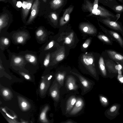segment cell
<instances>
[{
  "label": "cell",
  "mask_w": 123,
  "mask_h": 123,
  "mask_svg": "<svg viewBox=\"0 0 123 123\" xmlns=\"http://www.w3.org/2000/svg\"><path fill=\"white\" fill-rule=\"evenodd\" d=\"M81 8L84 12H88L90 14L87 16H90L94 15L98 17L109 19L112 20L117 21L116 16L104 7L98 5L97 9L93 8V3L89 0H84Z\"/></svg>",
  "instance_id": "6da1fadb"
},
{
  "label": "cell",
  "mask_w": 123,
  "mask_h": 123,
  "mask_svg": "<svg viewBox=\"0 0 123 123\" xmlns=\"http://www.w3.org/2000/svg\"><path fill=\"white\" fill-rule=\"evenodd\" d=\"M45 87V84L43 83H42L40 85V88L41 90H43L44 89Z\"/></svg>",
  "instance_id": "ab89813d"
},
{
  "label": "cell",
  "mask_w": 123,
  "mask_h": 123,
  "mask_svg": "<svg viewBox=\"0 0 123 123\" xmlns=\"http://www.w3.org/2000/svg\"><path fill=\"white\" fill-rule=\"evenodd\" d=\"M98 38L105 44L109 45H112V41L105 34L101 33L98 35Z\"/></svg>",
  "instance_id": "9a60e30c"
},
{
  "label": "cell",
  "mask_w": 123,
  "mask_h": 123,
  "mask_svg": "<svg viewBox=\"0 0 123 123\" xmlns=\"http://www.w3.org/2000/svg\"><path fill=\"white\" fill-rule=\"evenodd\" d=\"M22 61L21 58L20 57H15L14 59V62L16 64H18L20 63Z\"/></svg>",
  "instance_id": "f546056e"
},
{
  "label": "cell",
  "mask_w": 123,
  "mask_h": 123,
  "mask_svg": "<svg viewBox=\"0 0 123 123\" xmlns=\"http://www.w3.org/2000/svg\"><path fill=\"white\" fill-rule=\"evenodd\" d=\"M77 99L74 96L70 97L68 100L66 105V111L67 112H69L75 104Z\"/></svg>",
  "instance_id": "5bb4252c"
},
{
  "label": "cell",
  "mask_w": 123,
  "mask_h": 123,
  "mask_svg": "<svg viewBox=\"0 0 123 123\" xmlns=\"http://www.w3.org/2000/svg\"><path fill=\"white\" fill-rule=\"evenodd\" d=\"M22 4L20 2H17L16 6L18 7H20L22 6Z\"/></svg>",
  "instance_id": "b9f144b4"
},
{
  "label": "cell",
  "mask_w": 123,
  "mask_h": 123,
  "mask_svg": "<svg viewBox=\"0 0 123 123\" xmlns=\"http://www.w3.org/2000/svg\"><path fill=\"white\" fill-rule=\"evenodd\" d=\"M111 9L117 13H121L123 12V4L115 5Z\"/></svg>",
  "instance_id": "d6986e66"
},
{
  "label": "cell",
  "mask_w": 123,
  "mask_h": 123,
  "mask_svg": "<svg viewBox=\"0 0 123 123\" xmlns=\"http://www.w3.org/2000/svg\"><path fill=\"white\" fill-rule=\"evenodd\" d=\"M50 55L48 54L46 56L43 62V65L45 66H47L49 62Z\"/></svg>",
  "instance_id": "d4e9b609"
},
{
  "label": "cell",
  "mask_w": 123,
  "mask_h": 123,
  "mask_svg": "<svg viewBox=\"0 0 123 123\" xmlns=\"http://www.w3.org/2000/svg\"><path fill=\"white\" fill-rule=\"evenodd\" d=\"M9 19V17L7 14L5 13L1 15L0 17V30L2 28L7 25Z\"/></svg>",
  "instance_id": "e0dca14e"
},
{
  "label": "cell",
  "mask_w": 123,
  "mask_h": 123,
  "mask_svg": "<svg viewBox=\"0 0 123 123\" xmlns=\"http://www.w3.org/2000/svg\"><path fill=\"white\" fill-rule=\"evenodd\" d=\"M99 2L102 4L111 2H117L116 0H99Z\"/></svg>",
  "instance_id": "4316f807"
},
{
  "label": "cell",
  "mask_w": 123,
  "mask_h": 123,
  "mask_svg": "<svg viewBox=\"0 0 123 123\" xmlns=\"http://www.w3.org/2000/svg\"><path fill=\"white\" fill-rule=\"evenodd\" d=\"M74 8V6L71 5L65 10L60 20V25L62 26L64 25L69 21L70 14L73 12Z\"/></svg>",
  "instance_id": "52a82bcc"
},
{
  "label": "cell",
  "mask_w": 123,
  "mask_h": 123,
  "mask_svg": "<svg viewBox=\"0 0 123 123\" xmlns=\"http://www.w3.org/2000/svg\"><path fill=\"white\" fill-rule=\"evenodd\" d=\"M65 0H52L50 2V7L54 10L61 7L64 4Z\"/></svg>",
  "instance_id": "4fadbf2b"
},
{
  "label": "cell",
  "mask_w": 123,
  "mask_h": 123,
  "mask_svg": "<svg viewBox=\"0 0 123 123\" xmlns=\"http://www.w3.org/2000/svg\"><path fill=\"white\" fill-rule=\"evenodd\" d=\"M21 106L23 109L25 110L27 108L28 105L27 103L26 102L23 101L21 103Z\"/></svg>",
  "instance_id": "836d02e7"
},
{
  "label": "cell",
  "mask_w": 123,
  "mask_h": 123,
  "mask_svg": "<svg viewBox=\"0 0 123 123\" xmlns=\"http://www.w3.org/2000/svg\"><path fill=\"white\" fill-rule=\"evenodd\" d=\"M98 25L102 31L113 41L117 42L120 47L123 48V39L118 33L115 31L108 30L100 25Z\"/></svg>",
  "instance_id": "3957f363"
},
{
  "label": "cell",
  "mask_w": 123,
  "mask_h": 123,
  "mask_svg": "<svg viewBox=\"0 0 123 123\" xmlns=\"http://www.w3.org/2000/svg\"><path fill=\"white\" fill-rule=\"evenodd\" d=\"M25 58L29 62L31 63H34L36 60V58L34 56L30 54L26 55Z\"/></svg>",
  "instance_id": "7402d4cb"
},
{
  "label": "cell",
  "mask_w": 123,
  "mask_h": 123,
  "mask_svg": "<svg viewBox=\"0 0 123 123\" xmlns=\"http://www.w3.org/2000/svg\"><path fill=\"white\" fill-rule=\"evenodd\" d=\"M0 0V1H4L5 0Z\"/></svg>",
  "instance_id": "bcb514c9"
},
{
  "label": "cell",
  "mask_w": 123,
  "mask_h": 123,
  "mask_svg": "<svg viewBox=\"0 0 123 123\" xmlns=\"http://www.w3.org/2000/svg\"><path fill=\"white\" fill-rule=\"evenodd\" d=\"M14 6L16 7L17 4V0H11Z\"/></svg>",
  "instance_id": "60d3db41"
},
{
  "label": "cell",
  "mask_w": 123,
  "mask_h": 123,
  "mask_svg": "<svg viewBox=\"0 0 123 123\" xmlns=\"http://www.w3.org/2000/svg\"><path fill=\"white\" fill-rule=\"evenodd\" d=\"M84 105L83 99L80 98H78L74 108L71 111V115H75L79 112L82 109Z\"/></svg>",
  "instance_id": "9c48e42d"
},
{
  "label": "cell",
  "mask_w": 123,
  "mask_h": 123,
  "mask_svg": "<svg viewBox=\"0 0 123 123\" xmlns=\"http://www.w3.org/2000/svg\"><path fill=\"white\" fill-rule=\"evenodd\" d=\"M24 40L23 37L21 36H20L18 37L17 39V41L18 43H21L23 42Z\"/></svg>",
  "instance_id": "d590c367"
},
{
  "label": "cell",
  "mask_w": 123,
  "mask_h": 123,
  "mask_svg": "<svg viewBox=\"0 0 123 123\" xmlns=\"http://www.w3.org/2000/svg\"><path fill=\"white\" fill-rule=\"evenodd\" d=\"M109 57L115 61L123 68V55L114 50L108 49L106 50Z\"/></svg>",
  "instance_id": "5b68a950"
},
{
  "label": "cell",
  "mask_w": 123,
  "mask_h": 123,
  "mask_svg": "<svg viewBox=\"0 0 123 123\" xmlns=\"http://www.w3.org/2000/svg\"><path fill=\"white\" fill-rule=\"evenodd\" d=\"M49 16L51 21L54 23L57 22L58 18V14L55 12H51Z\"/></svg>",
  "instance_id": "ffe728a7"
},
{
  "label": "cell",
  "mask_w": 123,
  "mask_h": 123,
  "mask_svg": "<svg viewBox=\"0 0 123 123\" xmlns=\"http://www.w3.org/2000/svg\"><path fill=\"white\" fill-rule=\"evenodd\" d=\"M2 93L3 96H6L8 95L9 93L8 91L5 90L3 91Z\"/></svg>",
  "instance_id": "f35d334b"
},
{
  "label": "cell",
  "mask_w": 123,
  "mask_h": 123,
  "mask_svg": "<svg viewBox=\"0 0 123 123\" xmlns=\"http://www.w3.org/2000/svg\"><path fill=\"white\" fill-rule=\"evenodd\" d=\"M54 41H50L48 44L45 48V49L47 50L51 48L54 45Z\"/></svg>",
  "instance_id": "f1b7e54d"
},
{
  "label": "cell",
  "mask_w": 123,
  "mask_h": 123,
  "mask_svg": "<svg viewBox=\"0 0 123 123\" xmlns=\"http://www.w3.org/2000/svg\"><path fill=\"white\" fill-rule=\"evenodd\" d=\"M122 93L123 94V89L122 90Z\"/></svg>",
  "instance_id": "7dc6e473"
},
{
  "label": "cell",
  "mask_w": 123,
  "mask_h": 123,
  "mask_svg": "<svg viewBox=\"0 0 123 123\" xmlns=\"http://www.w3.org/2000/svg\"><path fill=\"white\" fill-rule=\"evenodd\" d=\"M65 78V74L62 73H59L58 74L56 77V79L61 85L63 84V81Z\"/></svg>",
  "instance_id": "603a6c76"
},
{
  "label": "cell",
  "mask_w": 123,
  "mask_h": 123,
  "mask_svg": "<svg viewBox=\"0 0 123 123\" xmlns=\"http://www.w3.org/2000/svg\"><path fill=\"white\" fill-rule=\"evenodd\" d=\"M3 42L5 45H7L9 44V39L7 38H6L3 40Z\"/></svg>",
  "instance_id": "74e56055"
},
{
  "label": "cell",
  "mask_w": 123,
  "mask_h": 123,
  "mask_svg": "<svg viewBox=\"0 0 123 123\" xmlns=\"http://www.w3.org/2000/svg\"><path fill=\"white\" fill-rule=\"evenodd\" d=\"M98 64L99 68L102 76L105 78L108 77L106 65L104 58L102 56H100L99 58Z\"/></svg>",
  "instance_id": "8fae6325"
},
{
  "label": "cell",
  "mask_w": 123,
  "mask_h": 123,
  "mask_svg": "<svg viewBox=\"0 0 123 123\" xmlns=\"http://www.w3.org/2000/svg\"><path fill=\"white\" fill-rule=\"evenodd\" d=\"M117 79L121 83H123V75L122 74H118L117 75Z\"/></svg>",
  "instance_id": "d6a6232c"
},
{
  "label": "cell",
  "mask_w": 123,
  "mask_h": 123,
  "mask_svg": "<svg viewBox=\"0 0 123 123\" xmlns=\"http://www.w3.org/2000/svg\"><path fill=\"white\" fill-rule=\"evenodd\" d=\"M73 36V34L71 33L65 39V43L67 44H69L71 43Z\"/></svg>",
  "instance_id": "cb8c5ba5"
},
{
  "label": "cell",
  "mask_w": 123,
  "mask_h": 123,
  "mask_svg": "<svg viewBox=\"0 0 123 123\" xmlns=\"http://www.w3.org/2000/svg\"><path fill=\"white\" fill-rule=\"evenodd\" d=\"M24 77L26 79L29 80L30 78V77L28 75L25 74L24 75Z\"/></svg>",
  "instance_id": "7bdbcfd3"
},
{
  "label": "cell",
  "mask_w": 123,
  "mask_h": 123,
  "mask_svg": "<svg viewBox=\"0 0 123 123\" xmlns=\"http://www.w3.org/2000/svg\"><path fill=\"white\" fill-rule=\"evenodd\" d=\"M33 1L34 0H26L23 1L22 6V16L23 19H25L27 16Z\"/></svg>",
  "instance_id": "ba28073f"
},
{
  "label": "cell",
  "mask_w": 123,
  "mask_h": 123,
  "mask_svg": "<svg viewBox=\"0 0 123 123\" xmlns=\"http://www.w3.org/2000/svg\"><path fill=\"white\" fill-rule=\"evenodd\" d=\"M43 30L40 29L38 30L36 32V34L38 37H40L43 35Z\"/></svg>",
  "instance_id": "8d00e7d4"
},
{
  "label": "cell",
  "mask_w": 123,
  "mask_h": 123,
  "mask_svg": "<svg viewBox=\"0 0 123 123\" xmlns=\"http://www.w3.org/2000/svg\"><path fill=\"white\" fill-rule=\"evenodd\" d=\"M76 75L79 78V79L84 88L88 89L91 87V83L90 81L86 80L81 75L74 73H73Z\"/></svg>",
  "instance_id": "2e32d148"
},
{
  "label": "cell",
  "mask_w": 123,
  "mask_h": 123,
  "mask_svg": "<svg viewBox=\"0 0 123 123\" xmlns=\"http://www.w3.org/2000/svg\"><path fill=\"white\" fill-rule=\"evenodd\" d=\"M99 0H94L93 3V8L94 9H97L98 7Z\"/></svg>",
  "instance_id": "4dcf8cb0"
},
{
  "label": "cell",
  "mask_w": 123,
  "mask_h": 123,
  "mask_svg": "<svg viewBox=\"0 0 123 123\" xmlns=\"http://www.w3.org/2000/svg\"><path fill=\"white\" fill-rule=\"evenodd\" d=\"M121 106L119 104H113L105 111L104 113L105 116L110 120L114 119L119 114Z\"/></svg>",
  "instance_id": "277c9868"
},
{
  "label": "cell",
  "mask_w": 123,
  "mask_h": 123,
  "mask_svg": "<svg viewBox=\"0 0 123 123\" xmlns=\"http://www.w3.org/2000/svg\"><path fill=\"white\" fill-rule=\"evenodd\" d=\"M66 83L67 87L69 90H75L77 88L75 79L72 76L68 77Z\"/></svg>",
  "instance_id": "7c38bea8"
},
{
  "label": "cell",
  "mask_w": 123,
  "mask_h": 123,
  "mask_svg": "<svg viewBox=\"0 0 123 123\" xmlns=\"http://www.w3.org/2000/svg\"><path fill=\"white\" fill-rule=\"evenodd\" d=\"M80 27L82 30L85 33H91V32H92L91 31L95 33L97 32L96 29L93 25L88 23H84L81 24L80 25Z\"/></svg>",
  "instance_id": "30bf717a"
},
{
  "label": "cell",
  "mask_w": 123,
  "mask_h": 123,
  "mask_svg": "<svg viewBox=\"0 0 123 123\" xmlns=\"http://www.w3.org/2000/svg\"><path fill=\"white\" fill-rule=\"evenodd\" d=\"M64 54H61L58 55L56 57V60L58 61H59L62 60L64 58Z\"/></svg>",
  "instance_id": "83f0119b"
},
{
  "label": "cell",
  "mask_w": 123,
  "mask_h": 123,
  "mask_svg": "<svg viewBox=\"0 0 123 123\" xmlns=\"http://www.w3.org/2000/svg\"><path fill=\"white\" fill-rule=\"evenodd\" d=\"M40 118L41 120H44L46 119L45 112L43 111L41 114L40 116Z\"/></svg>",
  "instance_id": "e575fe53"
},
{
  "label": "cell",
  "mask_w": 123,
  "mask_h": 123,
  "mask_svg": "<svg viewBox=\"0 0 123 123\" xmlns=\"http://www.w3.org/2000/svg\"><path fill=\"white\" fill-rule=\"evenodd\" d=\"M40 2L39 0H35L31 8L30 16L28 20L27 23H30L35 18L39 10Z\"/></svg>",
  "instance_id": "8992f818"
},
{
  "label": "cell",
  "mask_w": 123,
  "mask_h": 123,
  "mask_svg": "<svg viewBox=\"0 0 123 123\" xmlns=\"http://www.w3.org/2000/svg\"><path fill=\"white\" fill-rule=\"evenodd\" d=\"M99 98L100 102L103 106L106 107L109 105V102L106 97L102 95H100L99 96Z\"/></svg>",
  "instance_id": "ac0fdd59"
},
{
  "label": "cell",
  "mask_w": 123,
  "mask_h": 123,
  "mask_svg": "<svg viewBox=\"0 0 123 123\" xmlns=\"http://www.w3.org/2000/svg\"><path fill=\"white\" fill-rule=\"evenodd\" d=\"M83 61L85 64L88 66L91 65L93 63V57H83Z\"/></svg>",
  "instance_id": "44dd1931"
},
{
  "label": "cell",
  "mask_w": 123,
  "mask_h": 123,
  "mask_svg": "<svg viewBox=\"0 0 123 123\" xmlns=\"http://www.w3.org/2000/svg\"><path fill=\"white\" fill-rule=\"evenodd\" d=\"M119 0V1H120V2H121L123 4V1L122 0Z\"/></svg>",
  "instance_id": "ee69618b"
},
{
  "label": "cell",
  "mask_w": 123,
  "mask_h": 123,
  "mask_svg": "<svg viewBox=\"0 0 123 123\" xmlns=\"http://www.w3.org/2000/svg\"><path fill=\"white\" fill-rule=\"evenodd\" d=\"M43 0L44 2H46L47 1V0Z\"/></svg>",
  "instance_id": "f6af8a7d"
},
{
  "label": "cell",
  "mask_w": 123,
  "mask_h": 123,
  "mask_svg": "<svg viewBox=\"0 0 123 123\" xmlns=\"http://www.w3.org/2000/svg\"><path fill=\"white\" fill-rule=\"evenodd\" d=\"M98 20L110 29L119 32L123 36V26L122 23L109 19L98 17Z\"/></svg>",
  "instance_id": "7a4b0ae2"
},
{
  "label": "cell",
  "mask_w": 123,
  "mask_h": 123,
  "mask_svg": "<svg viewBox=\"0 0 123 123\" xmlns=\"http://www.w3.org/2000/svg\"></svg>",
  "instance_id": "c3c4849f"
},
{
  "label": "cell",
  "mask_w": 123,
  "mask_h": 123,
  "mask_svg": "<svg viewBox=\"0 0 123 123\" xmlns=\"http://www.w3.org/2000/svg\"><path fill=\"white\" fill-rule=\"evenodd\" d=\"M51 94L52 98H55L58 96V92L57 90H54L51 92Z\"/></svg>",
  "instance_id": "484cf974"
},
{
  "label": "cell",
  "mask_w": 123,
  "mask_h": 123,
  "mask_svg": "<svg viewBox=\"0 0 123 123\" xmlns=\"http://www.w3.org/2000/svg\"><path fill=\"white\" fill-rule=\"evenodd\" d=\"M90 42V39L87 40L83 45V47L85 48H87L89 45Z\"/></svg>",
  "instance_id": "1f68e13d"
}]
</instances>
